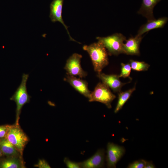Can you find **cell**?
Returning a JSON list of instances; mask_svg holds the SVG:
<instances>
[{"instance_id":"obj_1","label":"cell","mask_w":168,"mask_h":168,"mask_svg":"<svg viewBox=\"0 0 168 168\" xmlns=\"http://www.w3.org/2000/svg\"><path fill=\"white\" fill-rule=\"evenodd\" d=\"M83 49L89 54L94 71L98 74L101 72L109 64L108 54L105 47L98 41L89 45H84Z\"/></svg>"},{"instance_id":"obj_2","label":"cell","mask_w":168,"mask_h":168,"mask_svg":"<svg viewBox=\"0 0 168 168\" xmlns=\"http://www.w3.org/2000/svg\"><path fill=\"white\" fill-rule=\"evenodd\" d=\"M29 76L28 74H23L20 84L10 98V100L14 101L16 103V119L15 124L16 125L19 124L20 116L23 107L25 104L30 102L31 97L28 94L26 86Z\"/></svg>"},{"instance_id":"obj_3","label":"cell","mask_w":168,"mask_h":168,"mask_svg":"<svg viewBox=\"0 0 168 168\" xmlns=\"http://www.w3.org/2000/svg\"><path fill=\"white\" fill-rule=\"evenodd\" d=\"M96 39L107 49L109 55L124 54L123 42L126 40V38L122 34L116 33L106 37H97Z\"/></svg>"},{"instance_id":"obj_4","label":"cell","mask_w":168,"mask_h":168,"mask_svg":"<svg viewBox=\"0 0 168 168\" xmlns=\"http://www.w3.org/2000/svg\"><path fill=\"white\" fill-rule=\"evenodd\" d=\"M6 138L22 156L24 148L29 139L19 124L10 125Z\"/></svg>"},{"instance_id":"obj_5","label":"cell","mask_w":168,"mask_h":168,"mask_svg":"<svg viewBox=\"0 0 168 168\" xmlns=\"http://www.w3.org/2000/svg\"><path fill=\"white\" fill-rule=\"evenodd\" d=\"M116 96L110 88L102 83H98L94 91L91 92L88 98L89 102L97 101L102 103L109 109L111 108V103Z\"/></svg>"},{"instance_id":"obj_6","label":"cell","mask_w":168,"mask_h":168,"mask_svg":"<svg viewBox=\"0 0 168 168\" xmlns=\"http://www.w3.org/2000/svg\"><path fill=\"white\" fill-rule=\"evenodd\" d=\"M82 58V55L77 53H74L69 57L64 67L67 74L75 77L78 76L80 78L87 76V72L83 69L81 65Z\"/></svg>"},{"instance_id":"obj_7","label":"cell","mask_w":168,"mask_h":168,"mask_svg":"<svg viewBox=\"0 0 168 168\" xmlns=\"http://www.w3.org/2000/svg\"><path fill=\"white\" fill-rule=\"evenodd\" d=\"M125 152L124 148L113 143L109 142L107 145L106 161L109 168H115L117 162Z\"/></svg>"},{"instance_id":"obj_8","label":"cell","mask_w":168,"mask_h":168,"mask_svg":"<svg viewBox=\"0 0 168 168\" xmlns=\"http://www.w3.org/2000/svg\"><path fill=\"white\" fill-rule=\"evenodd\" d=\"M63 0H53L50 6L49 17L52 22H60L66 30L71 40L80 43L73 39L70 35L68 30V27L65 24L62 17V10Z\"/></svg>"},{"instance_id":"obj_9","label":"cell","mask_w":168,"mask_h":168,"mask_svg":"<svg viewBox=\"0 0 168 168\" xmlns=\"http://www.w3.org/2000/svg\"><path fill=\"white\" fill-rule=\"evenodd\" d=\"M97 77L102 83L111 88L114 92H119L122 86L127 83L122 82L119 79V75L106 74L101 72L98 74Z\"/></svg>"},{"instance_id":"obj_10","label":"cell","mask_w":168,"mask_h":168,"mask_svg":"<svg viewBox=\"0 0 168 168\" xmlns=\"http://www.w3.org/2000/svg\"><path fill=\"white\" fill-rule=\"evenodd\" d=\"M64 80L81 94L89 98L91 92L88 89V84L86 81L68 74L64 78Z\"/></svg>"},{"instance_id":"obj_11","label":"cell","mask_w":168,"mask_h":168,"mask_svg":"<svg viewBox=\"0 0 168 168\" xmlns=\"http://www.w3.org/2000/svg\"><path fill=\"white\" fill-rule=\"evenodd\" d=\"M105 152L103 149H99L91 157L80 162L81 168H97L102 167L104 164Z\"/></svg>"},{"instance_id":"obj_12","label":"cell","mask_w":168,"mask_h":168,"mask_svg":"<svg viewBox=\"0 0 168 168\" xmlns=\"http://www.w3.org/2000/svg\"><path fill=\"white\" fill-rule=\"evenodd\" d=\"M142 38V36L136 35L135 37L132 36L126 40V43L123 44L124 54L139 56L140 44Z\"/></svg>"},{"instance_id":"obj_13","label":"cell","mask_w":168,"mask_h":168,"mask_svg":"<svg viewBox=\"0 0 168 168\" xmlns=\"http://www.w3.org/2000/svg\"><path fill=\"white\" fill-rule=\"evenodd\" d=\"M161 0H142L140 8L137 13L146 17L147 21L155 19L153 13L155 6Z\"/></svg>"},{"instance_id":"obj_14","label":"cell","mask_w":168,"mask_h":168,"mask_svg":"<svg viewBox=\"0 0 168 168\" xmlns=\"http://www.w3.org/2000/svg\"><path fill=\"white\" fill-rule=\"evenodd\" d=\"M168 21L167 17H162L157 19L147 21L146 24L142 25L140 28L137 36H142L144 33L151 30L158 28H163Z\"/></svg>"},{"instance_id":"obj_15","label":"cell","mask_w":168,"mask_h":168,"mask_svg":"<svg viewBox=\"0 0 168 168\" xmlns=\"http://www.w3.org/2000/svg\"><path fill=\"white\" fill-rule=\"evenodd\" d=\"M0 148L6 157H22V156L6 138L0 139Z\"/></svg>"},{"instance_id":"obj_16","label":"cell","mask_w":168,"mask_h":168,"mask_svg":"<svg viewBox=\"0 0 168 168\" xmlns=\"http://www.w3.org/2000/svg\"><path fill=\"white\" fill-rule=\"evenodd\" d=\"M26 168L22 157H7L0 159V168Z\"/></svg>"},{"instance_id":"obj_17","label":"cell","mask_w":168,"mask_h":168,"mask_svg":"<svg viewBox=\"0 0 168 168\" xmlns=\"http://www.w3.org/2000/svg\"><path fill=\"white\" fill-rule=\"evenodd\" d=\"M136 90L135 85L132 88L125 91L119 92L118 102L115 109V113H117L123 107V105L129 99L133 92Z\"/></svg>"},{"instance_id":"obj_18","label":"cell","mask_w":168,"mask_h":168,"mask_svg":"<svg viewBox=\"0 0 168 168\" xmlns=\"http://www.w3.org/2000/svg\"><path fill=\"white\" fill-rule=\"evenodd\" d=\"M131 69L138 71H146L148 70L150 65L143 61H138L133 60H130Z\"/></svg>"},{"instance_id":"obj_19","label":"cell","mask_w":168,"mask_h":168,"mask_svg":"<svg viewBox=\"0 0 168 168\" xmlns=\"http://www.w3.org/2000/svg\"><path fill=\"white\" fill-rule=\"evenodd\" d=\"M121 71L119 77H123L126 78L128 77L130 79V75L131 71V68L129 64H124L121 63Z\"/></svg>"},{"instance_id":"obj_20","label":"cell","mask_w":168,"mask_h":168,"mask_svg":"<svg viewBox=\"0 0 168 168\" xmlns=\"http://www.w3.org/2000/svg\"><path fill=\"white\" fill-rule=\"evenodd\" d=\"M146 161L143 160L135 161L129 164V168H143L144 167Z\"/></svg>"},{"instance_id":"obj_21","label":"cell","mask_w":168,"mask_h":168,"mask_svg":"<svg viewBox=\"0 0 168 168\" xmlns=\"http://www.w3.org/2000/svg\"><path fill=\"white\" fill-rule=\"evenodd\" d=\"M64 162L68 168H80V162H76L70 160L67 157L64 158Z\"/></svg>"},{"instance_id":"obj_22","label":"cell","mask_w":168,"mask_h":168,"mask_svg":"<svg viewBox=\"0 0 168 168\" xmlns=\"http://www.w3.org/2000/svg\"><path fill=\"white\" fill-rule=\"evenodd\" d=\"M10 125H0V139L6 137Z\"/></svg>"},{"instance_id":"obj_23","label":"cell","mask_w":168,"mask_h":168,"mask_svg":"<svg viewBox=\"0 0 168 168\" xmlns=\"http://www.w3.org/2000/svg\"><path fill=\"white\" fill-rule=\"evenodd\" d=\"M34 166L39 168H50L51 167L48 163L44 159L39 160L38 163L34 165Z\"/></svg>"},{"instance_id":"obj_24","label":"cell","mask_w":168,"mask_h":168,"mask_svg":"<svg viewBox=\"0 0 168 168\" xmlns=\"http://www.w3.org/2000/svg\"><path fill=\"white\" fill-rule=\"evenodd\" d=\"M155 167L154 166L152 162L146 161L144 168H154Z\"/></svg>"},{"instance_id":"obj_25","label":"cell","mask_w":168,"mask_h":168,"mask_svg":"<svg viewBox=\"0 0 168 168\" xmlns=\"http://www.w3.org/2000/svg\"><path fill=\"white\" fill-rule=\"evenodd\" d=\"M3 156H4L0 148V159L2 158Z\"/></svg>"}]
</instances>
